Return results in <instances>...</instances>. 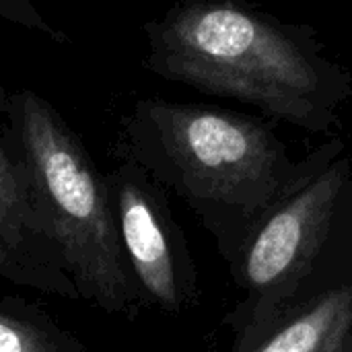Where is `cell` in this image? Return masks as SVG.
<instances>
[{
    "mask_svg": "<svg viewBox=\"0 0 352 352\" xmlns=\"http://www.w3.org/2000/svg\"><path fill=\"white\" fill-rule=\"evenodd\" d=\"M144 68L200 93L258 107L305 132L334 128L352 74L316 31L241 0H182L144 25Z\"/></svg>",
    "mask_w": 352,
    "mask_h": 352,
    "instance_id": "cell-1",
    "label": "cell"
},
{
    "mask_svg": "<svg viewBox=\"0 0 352 352\" xmlns=\"http://www.w3.org/2000/svg\"><path fill=\"white\" fill-rule=\"evenodd\" d=\"M116 157L173 192L212 235L227 266L309 163L293 159L260 118L157 97L138 99L122 118Z\"/></svg>",
    "mask_w": 352,
    "mask_h": 352,
    "instance_id": "cell-2",
    "label": "cell"
},
{
    "mask_svg": "<svg viewBox=\"0 0 352 352\" xmlns=\"http://www.w3.org/2000/svg\"><path fill=\"white\" fill-rule=\"evenodd\" d=\"M307 161L229 266L241 289L221 322L233 338L229 349L352 278V153L334 136Z\"/></svg>",
    "mask_w": 352,
    "mask_h": 352,
    "instance_id": "cell-3",
    "label": "cell"
},
{
    "mask_svg": "<svg viewBox=\"0 0 352 352\" xmlns=\"http://www.w3.org/2000/svg\"><path fill=\"white\" fill-rule=\"evenodd\" d=\"M8 126L37 219L80 299L134 320L144 303L122 250L107 173L60 111L31 89L10 93Z\"/></svg>",
    "mask_w": 352,
    "mask_h": 352,
    "instance_id": "cell-4",
    "label": "cell"
},
{
    "mask_svg": "<svg viewBox=\"0 0 352 352\" xmlns=\"http://www.w3.org/2000/svg\"><path fill=\"white\" fill-rule=\"evenodd\" d=\"M107 179L122 250L144 307L171 316L194 307L198 272L169 192L128 159H120Z\"/></svg>",
    "mask_w": 352,
    "mask_h": 352,
    "instance_id": "cell-5",
    "label": "cell"
},
{
    "mask_svg": "<svg viewBox=\"0 0 352 352\" xmlns=\"http://www.w3.org/2000/svg\"><path fill=\"white\" fill-rule=\"evenodd\" d=\"M10 93L0 76V278L80 301L64 258L33 208L8 126Z\"/></svg>",
    "mask_w": 352,
    "mask_h": 352,
    "instance_id": "cell-6",
    "label": "cell"
},
{
    "mask_svg": "<svg viewBox=\"0 0 352 352\" xmlns=\"http://www.w3.org/2000/svg\"><path fill=\"white\" fill-rule=\"evenodd\" d=\"M352 278L289 311L262 334L227 352H349Z\"/></svg>",
    "mask_w": 352,
    "mask_h": 352,
    "instance_id": "cell-7",
    "label": "cell"
},
{
    "mask_svg": "<svg viewBox=\"0 0 352 352\" xmlns=\"http://www.w3.org/2000/svg\"><path fill=\"white\" fill-rule=\"evenodd\" d=\"M0 352H87V344L43 307L23 297H0Z\"/></svg>",
    "mask_w": 352,
    "mask_h": 352,
    "instance_id": "cell-8",
    "label": "cell"
},
{
    "mask_svg": "<svg viewBox=\"0 0 352 352\" xmlns=\"http://www.w3.org/2000/svg\"><path fill=\"white\" fill-rule=\"evenodd\" d=\"M0 19L37 31L39 35L58 41V43H68V35L54 27L47 16L41 14V10L33 4V0H0Z\"/></svg>",
    "mask_w": 352,
    "mask_h": 352,
    "instance_id": "cell-9",
    "label": "cell"
},
{
    "mask_svg": "<svg viewBox=\"0 0 352 352\" xmlns=\"http://www.w3.org/2000/svg\"><path fill=\"white\" fill-rule=\"evenodd\" d=\"M349 352H352V340H351V351H349Z\"/></svg>",
    "mask_w": 352,
    "mask_h": 352,
    "instance_id": "cell-10",
    "label": "cell"
}]
</instances>
